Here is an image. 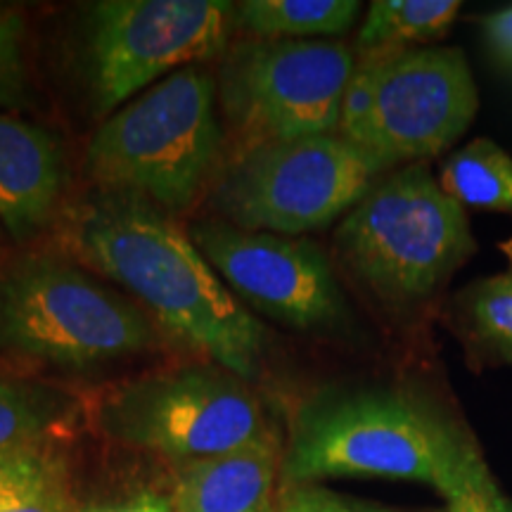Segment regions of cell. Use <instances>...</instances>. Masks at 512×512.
Here are the masks:
<instances>
[{
	"instance_id": "obj_6",
	"label": "cell",
	"mask_w": 512,
	"mask_h": 512,
	"mask_svg": "<svg viewBox=\"0 0 512 512\" xmlns=\"http://www.w3.org/2000/svg\"><path fill=\"white\" fill-rule=\"evenodd\" d=\"M479 93L460 48L422 46L356 57L339 136L384 174L446 155L477 117Z\"/></svg>"
},
{
	"instance_id": "obj_3",
	"label": "cell",
	"mask_w": 512,
	"mask_h": 512,
	"mask_svg": "<svg viewBox=\"0 0 512 512\" xmlns=\"http://www.w3.org/2000/svg\"><path fill=\"white\" fill-rule=\"evenodd\" d=\"M332 249L377 306L413 318L441 299L479 247L465 207L441 190L430 164H411L377 178L339 221Z\"/></svg>"
},
{
	"instance_id": "obj_24",
	"label": "cell",
	"mask_w": 512,
	"mask_h": 512,
	"mask_svg": "<svg viewBox=\"0 0 512 512\" xmlns=\"http://www.w3.org/2000/svg\"><path fill=\"white\" fill-rule=\"evenodd\" d=\"M81 512H174V510H171L169 498H162L157 494H150V491H145V494L124 498V501L102 503Z\"/></svg>"
},
{
	"instance_id": "obj_7",
	"label": "cell",
	"mask_w": 512,
	"mask_h": 512,
	"mask_svg": "<svg viewBox=\"0 0 512 512\" xmlns=\"http://www.w3.org/2000/svg\"><path fill=\"white\" fill-rule=\"evenodd\" d=\"M384 171L339 133L235 152L209 190L221 221L302 238L344 219Z\"/></svg>"
},
{
	"instance_id": "obj_20",
	"label": "cell",
	"mask_w": 512,
	"mask_h": 512,
	"mask_svg": "<svg viewBox=\"0 0 512 512\" xmlns=\"http://www.w3.org/2000/svg\"><path fill=\"white\" fill-rule=\"evenodd\" d=\"M27 17L15 5L0 3V107L24 110L31 102L27 60Z\"/></svg>"
},
{
	"instance_id": "obj_5",
	"label": "cell",
	"mask_w": 512,
	"mask_h": 512,
	"mask_svg": "<svg viewBox=\"0 0 512 512\" xmlns=\"http://www.w3.org/2000/svg\"><path fill=\"white\" fill-rule=\"evenodd\" d=\"M219 88L207 69L185 67L112 112L86 147L98 190L143 197L185 214L221 171Z\"/></svg>"
},
{
	"instance_id": "obj_23",
	"label": "cell",
	"mask_w": 512,
	"mask_h": 512,
	"mask_svg": "<svg viewBox=\"0 0 512 512\" xmlns=\"http://www.w3.org/2000/svg\"><path fill=\"white\" fill-rule=\"evenodd\" d=\"M446 512H512V501L503 494L501 486H491L446 503Z\"/></svg>"
},
{
	"instance_id": "obj_10",
	"label": "cell",
	"mask_w": 512,
	"mask_h": 512,
	"mask_svg": "<svg viewBox=\"0 0 512 512\" xmlns=\"http://www.w3.org/2000/svg\"><path fill=\"white\" fill-rule=\"evenodd\" d=\"M354 69V48L342 41L235 43L223 55L216 88L238 150L337 133Z\"/></svg>"
},
{
	"instance_id": "obj_14",
	"label": "cell",
	"mask_w": 512,
	"mask_h": 512,
	"mask_svg": "<svg viewBox=\"0 0 512 512\" xmlns=\"http://www.w3.org/2000/svg\"><path fill=\"white\" fill-rule=\"evenodd\" d=\"M441 320L460 344L470 373L512 368V271L477 278L448 294Z\"/></svg>"
},
{
	"instance_id": "obj_11",
	"label": "cell",
	"mask_w": 512,
	"mask_h": 512,
	"mask_svg": "<svg viewBox=\"0 0 512 512\" xmlns=\"http://www.w3.org/2000/svg\"><path fill=\"white\" fill-rule=\"evenodd\" d=\"M188 235L245 306L304 335H349L354 311L332 259L309 238L242 230L221 219L192 223Z\"/></svg>"
},
{
	"instance_id": "obj_8",
	"label": "cell",
	"mask_w": 512,
	"mask_h": 512,
	"mask_svg": "<svg viewBox=\"0 0 512 512\" xmlns=\"http://www.w3.org/2000/svg\"><path fill=\"white\" fill-rule=\"evenodd\" d=\"M95 422L112 441L176 463L219 456L275 434L252 382L211 361L119 384L100 399Z\"/></svg>"
},
{
	"instance_id": "obj_4",
	"label": "cell",
	"mask_w": 512,
	"mask_h": 512,
	"mask_svg": "<svg viewBox=\"0 0 512 512\" xmlns=\"http://www.w3.org/2000/svg\"><path fill=\"white\" fill-rule=\"evenodd\" d=\"M159 328L110 280L31 249L0 261V356L60 373H95L159 347Z\"/></svg>"
},
{
	"instance_id": "obj_19",
	"label": "cell",
	"mask_w": 512,
	"mask_h": 512,
	"mask_svg": "<svg viewBox=\"0 0 512 512\" xmlns=\"http://www.w3.org/2000/svg\"><path fill=\"white\" fill-rule=\"evenodd\" d=\"M437 181L460 207L512 214V157L491 138H475L453 150Z\"/></svg>"
},
{
	"instance_id": "obj_26",
	"label": "cell",
	"mask_w": 512,
	"mask_h": 512,
	"mask_svg": "<svg viewBox=\"0 0 512 512\" xmlns=\"http://www.w3.org/2000/svg\"><path fill=\"white\" fill-rule=\"evenodd\" d=\"M498 249H501V254L505 256V261H508V271H512V238L503 240L501 245H498Z\"/></svg>"
},
{
	"instance_id": "obj_9",
	"label": "cell",
	"mask_w": 512,
	"mask_h": 512,
	"mask_svg": "<svg viewBox=\"0 0 512 512\" xmlns=\"http://www.w3.org/2000/svg\"><path fill=\"white\" fill-rule=\"evenodd\" d=\"M235 3L98 0L81 22V69L95 112L112 114L178 69L226 55Z\"/></svg>"
},
{
	"instance_id": "obj_13",
	"label": "cell",
	"mask_w": 512,
	"mask_h": 512,
	"mask_svg": "<svg viewBox=\"0 0 512 512\" xmlns=\"http://www.w3.org/2000/svg\"><path fill=\"white\" fill-rule=\"evenodd\" d=\"M283 441L275 432L235 451L176 463L169 505L174 512H268Z\"/></svg>"
},
{
	"instance_id": "obj_18",
	"label": "cell",
	"mask_w": 512,
	"mask_h": 512,
	"mask_svg": "<svg viewBox=\"0 0 512 512\" xmlns=\"http://www.w3.org/2000/svg\"><path fill=\"white\" fill-rule=\"evenodd\" d=\"M458 0H373L354 38L356 57L434 46L456 22Z\"/></svg>"
},
{
	"instance_id": "obj_17",
	"label": "cell",
	"mask_w": 512,
	"mask_h": 512,
	"mask_svg": "<svg viewBox=\"0 0 512 512\" xmlns=\"http://www.w3.org/2000/svg\"><path fill=\"white\" fill-rule=\"evenodd\" d=\"M358 17L356 0H242L233 8L235 29L268 41H337Z\"/></svg>"
},
{
	"instance_id": "obj_27",
	"label": "cell",
	"mask_w": 512,
	"mask_h": 512,
	"mask_svg": "<svg viewBox=\"0 0 512 512\" xmlns=\"http://www.w3.org/2000/svg\"><path fill=\"white\" fill-rule=\"evenodd\" d=\"M5 242V235H3V228H0V245H3Z\"/></svg>"
},
{
	"instance_id": "obj_22",
	"label": "cell",
	"mask_w": 512,
	"mask_h": 512,
	"mask_svg": "<svg viewBox=\"0 0 512 512\" xmlns=\"http://www.w3.org/2000/svg\"><path fill=\"white\" fill-rule=\"evenodd\" d=\"M482 34L496 60L512 67V5L482 17Z\"/></svg>"
},
{
	"instance_id": "obj_2",
	"label": "cell",
	"mask_w": 512,
	"mask_h": 512,
	"mask_svg": "<svg viewBox=\"0 0 512 512\" xmlns=\"http://www.w3.org/2000/svg\"><path fill=\"white\" fill-rule=\"evenodd\" d=\"M74 245L185 347L254 382L264 368V323L228 290L200 247L155 204L95 190L74 219Z\"/></svg>"
},
{
	"instance_id": "obj_12",
	"label": "cell",
	"mask_w": 512,
	"mask_h": 512,
	"mask_svg": "<svg viewBox=\"0 0 512 512\" xmlns=\"http://www.w3.org/2000/svg\"><path fill=\"white\" fill-rule=\"evenodd\" d=\"M67 188L62 140L46 126L0 112V228L27 247L48 230Z\"/></svg>"
},
{
	"instance_id": "obj_21",
	"label": "cell",
	"mask_w": 512,
	"mask_h": 512,
	"mask_svg": "<svg viewBox=\"0 0 512 512\" xmlns=\"http://www.w3.org/2000/svg\"><path fill=\"white\" fill-rule=\"evenodd\" d=\"M297 491V496L302 498L309 512H401L392 508H380V505H370L354 501V498L339 496L335 491L323 489V486H292ZM446 512V510H444Z\"/></svg>"
},
{
	"instance_id": "obj_25",
	"label": "cell",
	"mask_w": 512,
	"mask_h": 512,
	"mask_svg": "<svg viewBox=\"0 0 512 512\" xmlns=\"http://www.w3.org/2000/svg\"><path fill=\"white\" fill-rule=\"evenodd\" d=\"M268 512H309V510H306L302 498L297 496V491L285 489L283 496L278 498V503H273V508Z\"/></svg>"
},
{
	"instance_id": "obj_15",
	"label": "cell",
	"mask_w": 512,
	"mask_h": 512,
	"mask_svg": "<svg viewBox=\"0 0 512 512\" xmlns=\"http://www.w3.org/2000/svg\"><path fill=\"white\" fill-rule=\"evenodd\" d=\"M79 411L72 392L0 363V448L67 437Z\"/></svg>"
},
{
	"instance_id": "obj_1",
	"label": "cell",
	"mask_w": 512,
	"mask_h": 512,
	"mask_svg": "<svg viewBox=\"0 0 512 512\" xmlns=\"http://www.w3.org/2000/svg\"><path fill=\"white\" fill-rule=\"evenodd\" d=\"M339 477L406 479L446 503L496 486L458 411L411 382L328 384L294 408L280 463L285 489Z\"/></svg>"
},
{
	"instance_id": "obj_16",
	"label": "cell",
	"mask_w": 512,
	"mask_h": 512,
	"mask_svg": "<svg viewBox=\"0 0 512 512\" xmlns=\"http://www.w3.org/2000/svg\"><path fill=\"white\" fill-rule=\"evenodd\" d=\"M72 503L60 439L0 448V512H72Z\"/></svg>"
}]
</instances>
